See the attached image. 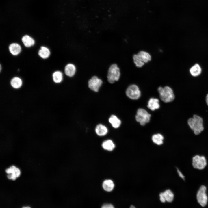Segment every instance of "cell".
<instances>
[{"label":"cell","instance_id":"ba28073f","mask_svg":"<svg viewBox=\"0 0 208 208\" xmlns=\"http://www.w3.org/2000/svg\"><path fill=\"white\" fill-rule=\"evenodd\" d=\"M126 93L128 97L133 100L137 99L141 96V92L139 88L134 84L129 86L126 90Z\"/></svg>","mask_w":208,"mask_h":208},{"label":"cell","instance_id":"277c9868","mask_svg":"<svg viewBox=\"0 0 208 208\" xmlns=\"http://www.w3.org/2000/svg\"><path fill=\"white\" fill-rule=\"evenodd\" d=\"M119 68L116 64H113L109 67L108 71L107 79L108 81L111 83L118 81L120 76Z\"/></svg>","mask_w":208,"mask_h":208},{"label":"cell","instance_id":"cb8c5ba5","mask_svg":"<svg viewBox=\"0 0 208 208\" xmlns=\"http://www.w3.org/2000/svg\"><path fill=\"white\" fill-rule=\"evenodd\" d=\"M166 201L168 202H172L174 199V195L172 192L170 190L168 189L163 192Z\"/></svg>","mask_w":208,"mask_h":208},{"label":"cell","instance_id":"7c38bea8","mask_svg":"<svg viewBox=\"0 0 208 208\" xmlns=\"http://www.w3.org/2000/svg\"><path fill=\"white\" fill-rule=\"evenodd\" d=\"M159 101L157 98H151L148 103L147 107L152 111L158 109L160 107Z\"/></svg>","mask_w":208,"mask_h":208},{"label":"cell","instance_id":"44dd1931","mask_svg":"<svg viewBox=\"0 0 208 208\" xmlns=\"http://www.w3.org/2000/svg\"><path fill=\"white\" fill-rule=\"evenodd\" d=\"M201 69L200 66L196 64L192 66L190 69V72L192 75L197 76L201 73Z\"/></svg>","mask_w":208,"mask_h":208},{"label":"cell","instance_id":"ffe728a7","mask_svg":"<svg viewBox=\"0 0 208 208\" xmlns=\"http://www.w3.org/2000/svg\"><path fill=\"white\" fill-rule=\"evenodd\" d=\"M10 84L12 87L15 88H18L21 87L22 84L21 79L18 77H15L11 79Z\"/></svg>","mask_w":208,"mask_h":208},{"label":"cell","instance_id":"8992f818","mask_svg":"<svg viewBox=\"0 0 208 208\" xmlns=\"http://www.w3.org/2000/svg\"><path fill=\"white\" fill-rule=\"evenodd\" d=\"M207 164V160L204 156L196 155L192 158V165L195 168L200 170L203 169Z\"/></svg>","mask_w":208,"mask_h":208},{"label":"cell","instance_id":"3957f363","mask_svg":"<svg viewBox=\"0 0 208 208\" xmlns=\"http://www.w3.org/2000/svg\"><path fill=\"white\" fill-rule=\"evenodd\" d=\"M134 62L138 67H141L145 63L148 62L151 60V56L148 52L141 51L137 54L134 55L133 56Z\"/></svg>","mask_w":208,"mask_h":208},{"label":"cell","instance_id":"5bb4252c","mask_svg":"<svg viewBox=\"0 0 208 208\" xmlns=\"http://www.w3.org/2000/svg\"><path fill=\"white\" fill-rule=\"evenodd\" d=\"M102 146L105 150L112 151L115 148V145L112 140L108 139L103 142L102 144Z\"/></svg>","mask_w":208,"mask_h":208},{"label":"cell","instance_id":"7402d4cb","mask_svg":"<svg viewBox=\"0 0 208 208\" xmlns=\"http://www.w3.org/2000/svg\"><path fill=\"white\" fill-rule=\"evenodd\" d=\"M164 139L163 136L159 133L153 135L152 138L153 142L158 145H161L163 143Z\"/></svg>","mask_w":208,"mask_h":208},{"label":"cell","instance_id":"8fae6325","mask_svg":"<svg viewBox=\"0 0 208 208\" xmlns=\"http://www.w3.org/2000/svg\"><path fill=\"white\" fill-rule=\"evenodd\" d=\"M76 71V68L75 65L71 63L67 64L64 68L65 74L69 77H72L75 74Z\"/></svg>","mask_w":208,"mask_h":208},{"label":"cell","instance_id":"4316f807","mask_svg":"<svg viewBox=\"0 0 208 208\" xmlns=\"http://www.w3.org/2000/svg\"><path fill=\"white\" fill-rule=\"evenodd\" d=\"M101 208H114L113 206L111 204H105Z\"/></svg>","mask_w":208,"mask_h":208},{"label":"cell","instance_id":"d4e9b609","mask_svg":"<svg viewBox=\"0 0 208 208\" xmlns=\"http://www.w3.org/2000/svg\"><path fill=\"white\" fill-rule=\"evenodd\" d=\"M160 199V201L163 203L166 201V200L164 196L163 192H161L159 194Z\"/></svg>","mask_w":208,"mask_h":208},{"label":"cell","instance_id":"d6986e66","mask_svg":"<svg viewBox=\"0 0 208 208\" xmlns=\"http://www.w3.org/2000/svg\"><path fill=\"white\" fill-rule=\"evenodd\" d=\"M50 54L49 49L47 47L42 46L39 50L38 54L39 56L42 58L46 59L48 58Z\"/></svg>","mask_w":208,"mask_h":208},{"label":"cell","instance_id":"ac0fdd59","mask_svg":"<svg viewBox=\"0 0 208 208\" xmlns=\"http://www.w3.org/2000/svg\"><path fill=\"white\" fill-rule=\"evenodd\" d=\"M109 121L113 127L115 128H118L120 125L121 121L115 115H113L109 119Z\"/></svg>","mask_w":208,"mask_h":208},{"label":"cell","instance_id":"603a6c76","mask_svg":"<svg viewBox=\"0 0 208 208\" xmlns=\"http://www.w3.org/2000/svg\"><path fill=\"white\" fill-rule=\"evenodd\" d=\"M52 77L53 81L55 83H60L63 80V74L60 71L55 72L53 74Z\"/></svg>","mask_w":208,"mask_h":208},{"label":"cell","instance_id":"5b68a950","mask_svg":"<svg viewBox=\"0 0 208 208\" xmlns=\"http://www.w3.org/2000/svg\"><path fill=\"white\" fill-rule=\"evenodd\" d=\"M151 117V114L145 109L139 108L137 111L135 118L137 122L144 126L149 122Z\"/></svg>","mask_w":208,"mask_h":208},{"label":"cell","instance_id":"2e32d148","mask_svg":"<svg viewBox=\"0 0 208 208\" xmlns=\"http://www.w3.org/2000/svg\"><path fill=\"white\" fill-rule=\"evenodd\" d=\"M103 189L107 192L112 191L114 187L113 181L111 179H106L104 180L102 184Z\"/></svg>","mask_w":208,"mask_h":208},{"label":"cell","instance_id":"30bf717a","mask_svg":"<svg viewBox=\"0 0 208 208\" xmlns=\"http://www.w3.org/2000/svg\"><path fill=\"white\" fill-rule=\"evenodd\" d=\"M5 171L8 174L7 175V178L9 179L12 180H15L17 178L20 176L21 174V171L20 169L14 165L6 169Z\"/></svg>","mask_w":208,"mask_h":208},{"label":"cell","instance_id":"83f0119b","mask_svg":"<svg viewBox=\"0 0 208 208\" xmlns=\"http://www.w3.org/2000/svg\"><path fill=\"white\" fill-rule=\"evenodd\" d=\"M206 102L207 105H208V94H207L206 97Z\"/></svg>","mask_w":208,"mask_h":208},{"label":"cell","instance_id":"f1b7e54d","mask_svg":"<svg viewBox=\"0 0 208 208\" xmlns=\"http://www.w3.org/2000/svg\"><path fill=\"white\" fill-rule=\"evenodd\" d=\"M21 208H31L29 206H23Z\"/></svg>","mask_w":208,"mask_h":208},{"label":"cell","instance_id":"484cf974","mask_svg":"<svg viewBox=\"0 0 208 208\" xmlns=\"http://www.w3.org/2000/svg\"><path fill=\"white\" fill-rule=\"evenodd\" d=\"M177 172L179 177L183 179H184L185 177L182 173L178 169H177Z\"/></svg>","mask_w":208,"mask_h":208},{"label":"cell","instance_id":"7a4b0ae2","mask_svg":"<svg viewBox=\"0 0 208 208\" xmlns=\"http://www.w3.org/2000/svg\"><path fill=\"white\" fill-rule=\"evenodd\" d=\"M161 99L163 102L168 103L172 101L174 99V95L172 90L168 86L164 87H160L158 89Z\"/></svg>","mask_w":208,"mask_h":208},{"label":"cell","instance_id":"4fadbf2b","mask_svg":"<svg viewBox=\"0 0 208 208\" xmlns=\"http://www.w3.org/2000/svg\"><path fill=\"white\" fill-rule=\"evenodd\" d=\"M95 131L98 135L102 136H105L107 134L108 129L105 125L101 124H99L96 126L95 129Z\"/></svg>","mask_w":208,"mask_h":208},{"label":"cell","instance_id":"e0dca14e","mask_svg":"<svg viewBox=\"0 0 208 208\" xmlns=\"http://www.w3.org/2000/svg\"><path fill=\"white\" fill-rule=\"evenodd\" d=\"M22 41L24 45L27 47L33 46L35 42L34 40L28 35L24 36L22 38Z\"/></svg>","mask_w":208,"mask_h":208},{"label":"cell","instance_id":"f546056e","mask_svg":"<svg viewBox=\"0 0 208 208\" xmlns=\"http://www.w3.org/2000/svg\"><path fill=\"white\" fill-rule=\"evenodd\" d=\"M130 208H135V207L133 205H131L130 206Z\"/></svg>","mask_w":208,"mask_h":208},{"label":"cell","instance_id":"9a60e30c","mask_svg":"<svg viewBox=\"0 0 208 208\" xmlns=\"http://www.w3.org/2000/svg\"><path fill=\"white\" fill-rule=\"evenodd\" d=\"M9 50L10 53L13 55H18L21 51V46L18 44L13 43L9 46Z\"/></svg>","mask_w":208,"mask_h":208},{"label":"cell","instance_id":"52a82bcc","mask_svg":"<svg viewBox=\"0 0 208 208\" xmlns=\"http://www.w3.org/2000/svg\"><path fill=\"white\" fill-rule=\"evenodd\" d=\"M206 187L204 185H201L198 191L196 198L198 202L202 206L204 207L207 204L208 197L207 196Z\"/></svg>","mask_w":208,"mask_h":208},{"label":"cell","instance_id":"6da1fadb","mask_svg":"<svg viewBox=\"0 0 208 208\" xmlns=\"http://www.w3.org/2000/svg\"><path fill=\"white\" fill-rule=\"evenodd\" d=\"M188 124L196 135L200 134L204 130L203 119L200 116L194 115L188 120Z\"/></svg>","mask_w":208,"mask_h":208},{"label":"cell","instance_id":"9c48e42d","mask_svg":"<svg viewBox=\"0 0 208 208\" xmlns=\"http://www.w3.org/2000/svg\"><path fill=\"white\" fill-rule=\"evenodd\" d=\"M102 83V81L101 79L96 76H94L88 81V86L92 90L97 92Z\"/></svg>","mask_w":208,"mask_h":208}]
</instances>
